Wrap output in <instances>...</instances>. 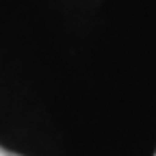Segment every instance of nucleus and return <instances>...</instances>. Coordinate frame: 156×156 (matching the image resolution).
Returning a JSON list of instances; mask_svg holds the SVG:
<instances>
[{"mask_svg": "<svg viewBox=\"0 0 156 156\" xmlns=\"http://www.w3.org/2000/svg\"><path fill=\"white\" fill-rule=\"evenodd\" d=\"M0 156H22V154H15V152H9L5 147H0Z\"/></svg>", "mask_w": 156, "mask_h": 156, "instance_id": "f257e3e1", "label": "nucleus"}, {"mask_svg": "<svg viewBox=\"0 0 156 156\" xmlns=\"http://www.w3.org/2000/svg\"><path fill=\"white\" fill-rule=\"evenodd\" d=\"M154 156H156V154H154Z\"/></svg>", "mask_w": 156, "mask_h": 156, "instance_id": "f03ea898", "label": "nucleus"}]
</instances>
